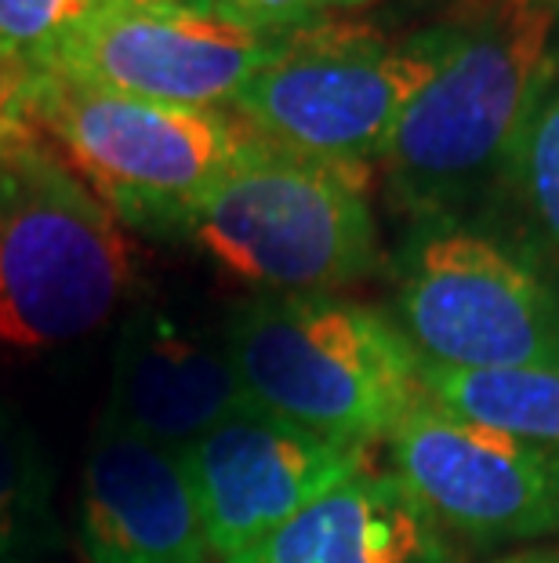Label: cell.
Segmentation results:
<instances>
[{
	"mask_svg": "<svg viewBox=\"0 0 559 563\" xmlns=\"http://www.w3.org/2000/svg\"><path fill=\"white\" fill-rule=\"evenodd\" d=\"M4 110L74 167L116 222L142 233H175L222 175L266 146L233 110L131 99L58 74L19 77Z\"/></svg>",
	"mask_w": 559,
	"mask_h": 563,
	"instance_id": "3957f363",
	"label": "cell"
},
{
	"mask_svg": "<svg viewBox=\"0 0 559 563\" xmlns=\"http://www.w3.org/2000/svg\"><path fill=\"white\" fill-rule=\"evenodd\" d=\"M288 37L244 30L175 0H105L66 33L44 74L164 106L233 110Z\"/></svg>",
	"mask_w": 559,
	"mask_h": 563,
	"instance_id": "ba28073f",
	"label": "cell"
},
{
	"mask_svg": "<svg viewBox=\"0 0 559 563\" xmlns=\"http://www.w3.org/2000/svg\"><path fill=\"white\" fill-rule=\"evenodd\" d=\"M316 4L324 11H331V8H360V4H367V0H316Z\"/></svg>",
	"mask_w": 559,
	"mask_h": 563,
	"instance_id": "ffe728a7",
	"label": "cell"
},
{
	"mask_svg": "<svg viewBox=\"0 0 559 563\" xmlns=\"http://www.w3.org/2000/svg\"><path fill=\"white\" fill-rule=\"evenodd\" d=\"M392 320L422 367H559V287L483 222H411L392 255Z\"/></svg>",
	"mask_w": 559,
	"mask_h": 563,
	"instance_id": "8992f818",
	"label": "cell"
},
{
	"mask_svg": "<svg viewBox=\"0 0 559 563\" xmlns=\"http://www.w3.org/2000/svg\"><path fill=\"white\" fill-rule=\"evenodd\" d=\"M371 167L331 164L266 142L182 214L225 277L261 295H335L382 262Z\"/></svg>",
	"mask_w": 559,
	"mask_h": 563,
	"instance_id": "277c9868",
	"label": "cell"
},
{
	"mask_svg": "<svg viewBox=\"0 0 559 563\" xmlns=\"http://www.w3.org/2000/svg\"><path fill=\"white\" fill-rule=\"evenodd\" d=\"M52 545V481L33 437L0 407V563H41Z\"/></svg>",
	"mask_w": 559,
	"mask_h": 563,
	"instance_id": "9a60e30c",
	"label": "cell"
},
{
	"mask_svg": "<svg viewBox=\"0 0 559 563\" xmlns=\"http://www.w3.org/2000/svg\"><path fill=\"white\" fill-rule=\"evenodd\" d=\"M8 124H15V121H11L8 110H4V88H0V128H8Z\"/></svg>",
	"mask_w": 559,
	"mask_h": 563,
	"instance_id": "7402d4cb",
	"label": "cell"
},
{
	"mask_svg": "<svg viewBox=\"0 0 559 563\" xmlns=\"http://www.w3.org/2000/svg\"><path fill=\"white\" fill-rule=\"evenodd\" d=\"M516 194L527 203L534 225L559 251V80L545 95L530 135L523 142Z\"/></svg>",
	"mask_w": 559,
	"mask_h": 563,
	"instance_id": "e0dca14e",
	"label": "cell"
},
{
	"mask_svg": "<svg viewBox=\"0 0 559 563\" xmlns=\"http://www.w3.org/2000/svg\"><path fill=\"white\" fill-rule=\"evenodd\" d=\"M455 22L447 55L378 157L392 203L411 222H480L513 194L523 142L559 80L556 4L494 0Z\"/></svg>",
	"mask_w": 559,
	"mask_h": 563,
	"instance_id": "6da1fadb",
	"label": "cell"
},
{
	"mask_svg": "<svg viewBox=\"0 0 559 563\" xmlns=\"http://www.w3.org/2000/svg\"><path fill=\"white\" fill-rule=\"evenodd\" d=\"M458 22L392 41L371 26L320 22L241 91L233 113L266 142L302 157L371 167L400 113L436 74Z\"/></svg>",
	"mask_w": 559,
	"mask_h": 563,
	"instance_id": "52a82bcc",
	"label": "cell"
},
{
	"mask_svg": "<svg viewBox=\"0 0 559 563\" xmlns=\"http://www.w3.org/2000/svg\"><path fill=\"white\" fill-rule=\"evenodd\" d=\"M182 462L211 553L230 560L327 487L371 465V448L313 433L247 404L186 448Z\"/></svg>",
	"mask_w": 559,
	"mask_h": 563,
	"instance_id": "30bf717a",
	"label": "cell"
},
{
	"mask_svg": "<svg viewBox=\"0 0 559 563\" xmlns=\"http://www.w3.org/2000/svg\"><path fill=\"white\" fill-rule=\"evenodd\" d=\"M538 4H559V0H538Z\"/></svg>",
	"mask_w": 559,
	"mask_h": 563,
	"instance_id": "603a6c76",
	"label": "cell"
},
{
	"mask_svg": "<svg viewBox=\"0 0 559 563\" xmlns=\"http://www.w3.org/2000/svg\"><path fill=\"white\" fill-rule=\"evenodd\" d=\"M222 563H461V553L396 476L364 465Z\"/></svg>",
	"mask_w": 559,
	"mask_h": 563,
	"instance_id": "4fadbf2b",
	"label": "cell"
},
{
	"mask_svg": "<svg viewBox=\"0 0 559 563\" xmlns=\"http://www.w3.org/2000/svg\"><path fill=\"white\" fill-rule=\"evenodd\" d=\"M215 15L272 37H288L327 22V11L316 0H215Z\"/></svg>",
	"mask_w": 559,
	"mask_h": 563,
	"instance_id": "ac0fdd59",
	"label": "cell"
},
{
	"mask_svg": "<svg viewBox=\"0 0 559 563\" xmlns=\"http://www.w3.org/2000/svg\"><path fill=\"white\" fill-rule=\"evenodd\" d=\"M127 287L131 247L113 211L26 124L0 128V342L85 339Z\"/></svg>",
	"mask_w": 559,
	"mask_h": 563,
	"instance_id": "5b68a950",
	"label": "cell"
},
{
	"mask_svg": "<svg viewBox=\"0 0 559 563\" xmlns=\"http://www.w3.org/2000/svg\"><path fill=\"white\" fill-rule=\"evenodd\" d=\"M91 563H208L211 545L182 454L102 418L80 476Z\"/></svg>",
	"mask_w": 559,
	"mask_h": 563,
	"instance_id": "8fae6325",
	"label": "cell"
},
{
	"mask_svg": "<svg viewBox=\"0 0 559 563\" xmlns=\"http://www.w3.org/2000/svg\"><path fill=\"white\" fill-rule=\"evenodd\" d=\"M425 397L447 411L559 451V367L436 371L422 367Z\"/></svg>",
	"mask_w": 559,
	"mask_h": 563,
	"instance_id": "5bb4252c",
	"label": "cell"
},
{
	"mask_svg": "<svg viewBox=\"0 0 559 563\" xmlns=\"http://www.w3.org/2000/svg\"><path fill=\"white\" fill-rule=\"evenodd\" d=\"M175 4H186V8H200V11H215V0H175Z\"/></svg>",
	"mask_w": 559,
	"mask_h": 563,
	"instance_id": "44dd1931",
	"label": "cell"
},
{
	"mask_svg": "<svg viewBox=\"0 0 559 563\" xmlns=\"http://www.w3.org/2000/svg\"><path fill=\"white\" fill-rule=\"evenodd\" d=\"M392 476L447 534L513 545L559 534V451L425 397L389 433Z\"/></svg>",
	"mask_w": 559,
	"mask_h": 563,
	"instance_id": "9c48e42d",
	"label": "cell"
},
{
	"mask_svg": "<svg viewBox=\"0 0 559 563\" xmlns=\"http://www.w3.org/2000/svg\"><path fill=\"white\" fill-rule=\"evenodd\" d=\"M494 563H559V553L556 549H527V553H508Z\"/></svg>",
	"mask_w": 559,
	"mask_h": 563,
	"instance_id": "d6986e66",
	"label": "cell"
},
{
	"mask_svg": "<svg viewBox=\"0 0 559 563\" xmlns=\"http://www.w3.org/2000/svg\"><path fill=\"white\" fill-rule=\"evenodd\" d=\"M247 400L371 448L425 400L422 356L392 313L342 295H255L222 328Z\"/></svg>",
	"mask_w": 559,
	"mask_h": 563,
	"instance_id": "7a4b0ae2",
	"label": "cell"
},
{
	"mask_svg": "<svg viewBox=\"0 0 559 563\" xmlns=\"http://www.w3.org/2000/svg\"><path fill=\"white\" fill-rule=\"evenodd\" d=\"M247 404L222 334L208 339L157 306H138L124 320L113 353L110 422L182 454Z\"/></svg>",
	"mask_w": 559,
	"mask_h": 563,
	"instance_id": "7c38bea8",
	"label": "cell"
},
{
	"mask_svg": "<svg viewBox=\"0 0 559 563\" xmlns=\"http://www.w3.org/2000/svg\"><path fill=\"white\" fill-rule=\"evenodd\" d=\"M105 0H0V88L44 74L55 47Z\"/></svg>",
	"mask_w": 559,
	"mask_h": 563,
	"instance_id": "2e32d148",
	"label": "cell"
}]
</instances>
